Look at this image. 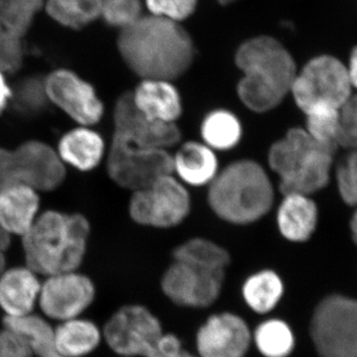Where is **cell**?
Returning a JSON list of instances; mask_svg holds the SVG:
<instances>
[{"mask_svg": "<svg viewBox=\"0 0 357 357\" xmlns=\"http://www.w3.org/2000/svg\"><path fill=\"white\" fill-rule=\"evenodd\" d=\"M117 47L129 69L142 79L173 81L194 60V45L176 21L147 16L121 30Z\"/></svg>", "mask_w": 357, "mask_h": 357, "instance_id": "obj_1", "label": "cell"}, {"mask_svg": "<svg viewBox=\"0 0 357 357\" xmlns=\"http://www.w3.org/2000/svg\"><path fill=\"white\" fill-rule=\"evenodd\" d=\"M243 77L237 96L244 107L256 114L271 112L290 93L297 66L287 49L268 36L244 42L236 54Z\"/></svg>", "mask_w": 357, "mask_h": 357, "instance_id": "obj_2", "label": "cell"}, {"mask_svg": "<svg viewBox=\"0 0 357 357\" xmlns=\"http://www.w3.org/2000/svg\"><path fill=\"white\" fill-rule=\"evenodd\" d=\"M89 223L79 213L48 211L22 236L26 265L36 274L77 271L88 248Z\"/></svg>", "mask_w": 357, "mask_h": 357, "instance_id": "obj_3", "label": "cell"}, {"mask_svg": "<svg viewBox=\"0 0 357 357\" xmlns=\"http://www.w3.org/2000/svg\"><path fill=\"white\" fill-rule=\"evenodd\" d=\"M273 184L253 160H239L218 172L208 185V202L220 220L245 225L261 220L273 206Z\"/></svg>", "mask_w": 357, "mask_h": 357, "instance_id": "obj_4", "label": "cell"}, {"mask_svg": "<svg viewBox=\"0 0 357 357\" xmlns=\"http://www.w3.org/2000/svg\"><path fill=\"white\" fill-rule=\"evenodd\" d=\"M337 148L312 139L305 128L289 129L268 152V164L278 175L282 194L311 196L325 189Z\"/></svg>", "mask_w": 357, "mask_h": 357, "instance_id": "obj_5", "label": "cell"}, {"mask_svg": "<svg viewBox=\"0 0 357 357\" xmlns=\"http://www.w3.org/2000/svg\"><path fill=\"white\" fill-rule=\"evenodd\" d=\"M102 337L123 357H174L183 351L177 335L165 333L161 321L141 305H126L110 317Z\"/></svg>", "mask_w": 357, "mask_h": 357, "instance_id": "obj_6", "label": "cell"}, {"mask_svg": "<svg viewBox=\"0 0 357 357\" xmlns=\"http://www.w3.org/2000/svg\"><path fill=\"white\" fill-rule=\"evenodd\" d=\"M321 357H357V300L331 295L319 303L310 326Z\"/></svg>", "mask_w": 357, "mask_h": 357, "instance_id": "obj_7", "label": "cell"}, {"mask_svg": "<svg viewBox=\"0 0 357 357\" xmlns=\"http://www.w3.org/2000/svg\"><path fill=\"white\" fill-rule=\"evenodd\" d=\"M347 66L333 56L312 58L296 75L291 88L296 105L303 112L317 105L340 109L351 96Z\"/></svg>", "mask_w": 357, "mask_h": 357, "instance_id": "obj_8", "label": "cell"}, {"mask_svg": "<svg viewBox=\"0 0 357 357\" xmlns=\"http://www.w3.org/2000/svg\"><path fill=\"white\" fill-rule=\"evenodd\" d=\"M191 197L175 176L167 175L139 191L129 202L133 222L155 229H172L184 222L191 211Z\"/></svg>", "mask_w": 357, "mask_h": 357, "instance_id": "obj_9", "label": "cell"}, {"mask_svg": "<svg viewBox=\"0 0 357 357\" xmlns=\"http://www.w3.org/2000/svg\"><path fill=\"white\" fill-rule=\"evenodd\" d=\"M107 166L112 180L132 192L173 174L172 154L169 150L133 146L114 138L107 154Z\"/></svg>", "mask_w": 357, "mask_h": 357, "instance_id": "obj_10", "label": "cell"}, {"mask_svg": "<svg viewBox=\"0 0 357 357\" xmlns=\"http://www.w3.org/2000/svg\"><path fill=\"white\" fill-rule=\"evenodd\" d=\"M114 139L141 148L169 150L177 146L181 131L177 124L148 119L134 105L131 91L123 93L114 110Z\"/></svg>", "mask_w": 357, "mask_h": 357, "instance_id": "obj_11", "label": "cell"}, {"mask_svg": "<svg viewBox=\"0 0 357 357\" xmlns=\"http://www.w3.org/2000/svg\"><path fill=\"white\" fill-rule=\"evenodd\" d=\"M96 298L95 284L77 271L47 277L41 284L38 304L47 318L65 321L79 318Z\"/></svg>", "mask_w": 357, "mask_h": 357, "instance_id": "obj_12", "label": "cell"}, {"mask_svg": "<svg viewBox=\"0 0 357 357\" xmlns=\"http://www.w3.org/2000/svg\"><path fill=\"white\" fill-rule=\"evenodd\" d=\"M48 100L57 105L82 126H95L102 119L105 107L95 88L69 70H56L45 77Z\"/></svg>", "mask_w": 357, "mask_h": 357, "instance_id": "obj_13", "label": "cell"}, {"mask_svg": "<svg viewBox=\"0 0 357 357\" xmlns=\"http://www.w3.org/2000/svg\"><path fill=\"white\" fill-rule=\"evenodd\" d=\"M225 278V273L204 271L174 260L162 276L161 288L178 306L203 309L217 302Z\"/></svg>", "mask_w": 357, "mask_h": 357, "instance_id": "obj_14", "label": "cell"}, {"mask_svg": "<svg viewBox=\"0 0 357 357\" xmlns=\"http://www.w3.org/2000/svg\"><path fill=\"white\" fill-rule=\"evenodd\" d=\"M251 342L252 333L248 323L229 312L211 314L196 335L199 357H245Z\"/></svg>", "mask_w": 357, "mask_h": 357, "instance_id": "obj_15", "label": "cell"}, {"mask_svg": "<svg viewBox=\"0 0 357 357\" xmlns=\"http://www.w3.org/2000/svg\"><path fill=\"white\" fill-rule=\"evenodd\" d=\"M20 184L38 191H53L64 182V162L58 152L41 141H26L13 150Z\"/></svg>", "mask_w": 357, "mask_h": 357, "instance_id": "obj_16", "label": "cell"}, {"mask_svg": "<svg viewBox=\"0 0 357 357\" xmlns=\"http://www.w3.org/2000/svg\"><path fill=\"white\" fill-rule=\"evenodd\" d=\"M37 275L27 266L6 269L0 275V307L6 318L33 314L42 284Z\"/></svg>", "mask_w": 357, "mask_h": 357, "instance_id": "obj_17", "label": "cell"}, {"mask_svg": "<svg viewBox=\"0 0 357 357\" xmlns=\"http://www.w3.org/2000/svg\"><path fill=\"white\" fill-rule=\"evenodd\" d=\"M131 96L141 114L155 121L176 124L183 114L182 98L171 81L142 79Z\"/></svg>", "mask_w": 357, "mask_h": 357, "instance_id": "obj_18", "label": "cell"}, {"mask_svg": "<svg viewBox=\"0 0 357 357\" xmlns=\"http://www.w3.org/2000/svg\"><path fill=\"white\" fill-rule=\"evenodd\" d=\"M173 175L185 185H210L217 177V153L208 145L199 141H187L172 155Z\"/></svg>", "mask_w": 357, "mask_h": 357, "instance_id": "obj_19", "label": "cell"}, {"mask_svg": "<svg viewBox=\"0 0 357 357\" xmlns=\"http://www.w3.org/2000/svg\"><path fill=\"white\" fill-rule=\"evenodd\" d=\"M319 211L310 196L286 194L279 204L276 222L286 241L302 243L309 241L317 229Z\"/></svg>", "mask_w": 357, "mask_h": 357, "instance_id": "obj_20", "label": "cell"}, {"mask_svg": "<svg viewBox=\"0 0 357 357\" xmlns=\"http://www.w3.org/2000/svg\"><path fill=\"white\" fill-rule=\"evenodd\" d=\"M39 196L24 184L0 190V223L10 234L23 236L38 218Z\"/></svg>", "mask_w": 357, "mask_h": 357, "instance_id": "obj_21", "label": "cell"}, {"mask_svg": "<svg viewBox=\"0 0 357 357\" xmlns=\"http://www.w3.org/2000/svg\"><path fill=\"white\" fill-rule=\"evenodd\" d=\"M57 152L64 163L77 170L89 171L100 165L105 144L100 134L88 126H81L62 136Z\"/></svg>", "mask_w": 357, "mask_h": 357, "instance_id": "obj_22", "label": "cell"}, {"mask_svg": "<svg viewBox=\"0 0 357 357\" xmlns=\"http://www.w3.org/2000/svg\"><path fill=\"white\" fill-rule=\"evenodd\" d=\"M55 333V347L64 357H84L95 351L102 333L93 321L76 318L61 321Z\"/></svg>", "mask_w": 357, "mask_h": 357, "instance_id": "obj_23", "label": "cell"}, {"mask_svg": "<svg viewBox=\"0 0 357 357\" xmlns=\"http://www.w3.org/2000/svg\"><path fill=\"white\" fill-rule=\"evenodd\" d=\"M202 142L213 151H229L241 142L243 135V124L234 112L227 109H215L204 117L201 123Z\"/></svg>", "mask_w": 357, "mask_h": 357, "instance_id": "obj_24", "label": "cell"}, {"mask_svg": "<svg viewBox=\"0 0 357 357\" xmlns=\"http://www.w3.org/2000/svg\"><path fill=\"white\" fill-rule=\"evenodd\" d=\"M241 293L251 311L265 314L278 306L284 295V283L273 270H260L244 281Z\"/></svg>", "mask_w": 357, "mask_h": 357, "instance_id": "obj_25", "label": "cell"}, {"mask_svg": "<svg viewBox=\"0 0 357 357\" xmlns=\"http://www.w3.org/2000/svg\"><path fill=\"white\" fill-rule=\"evenodd\" d=\"M175 261L185 263L204 271L225 273L230 264L229 251L208 239H189L173 251Z\"/></svg>", "mask_w": 357, "mask_h": 357, "instance_id": "obj_26", "label": "cell"}, {"mask_svg": "<svg viewBox=\"0 0 357 357\" xmlns=\"http://www.w3.org/2000/svg\"><path fill=\"white\" fill-rule=\"evenodd\" d=\"M3 326L10 328L24 338L29 344L33 356L57 357L55 333L50 324L42 317L30 314L20 318H4Z\"/></svg>", "mask_w": 357, "mask_h": 357, "instance_id": "obj_27", "label": "cell"}, {"mask_svg": "<svg viewBox=\"0 0 357 357\" xmlns=\"http://www.w3.org/2000/svg\"><path fill=\"white\" fill-rule=\"evenodd\" d=\"M252 340L264 357H288L295 347L292 328L280 319H268L260 323L253 333Z\"/></svg>", "mask_w": 357, "mask_h": 357, "instance_id": "obj_28", "label": "cell"}, {"mask_svg": "<svg viewBox=\"0 0 357 357\" xmlns=\"http://www.w3.org/2000/svg\"><path fill=\"white\" fill-rule=\"evenodd\" d=\"M102 0H46L52 20L70 29H82L100 17Z\"/></svg>", "mask_w": 357, "mask_h": 357, "instance_id": "obj_29", "label": "cell"}, {"mask_svg": "<svg viewBox=\"0 0 357 357\" xmlns=\"http://www.w3.org/2000/svg\"><path fill=\"white\" fill-rule=\"evenodd\" d=\"M45 4L46 0H0V22L23 39Z\"/></svg>", "mask_w": 357, "mask_h": 357, "instance_id": "obj_30", "label": "cell"}, {"mask_svg": "<svg viewBox=\"0 0 357 357\" xmlns=\"http://www.w3.org/2000/svg\"><path fill=\"white\" fill-rule=\"evenodd\" d=\"M306 128L312 139L326 145L337 146L340 128V109L330 105H317L304 112Z\"/></svg>", "mask_w": 357, "mask_h": 357, "instance_id": "obj_31", "label": "cell"}, {"mask_svg": "<svg viewBox=\"0 0 357 357\" xmlns=\"http://www.w3.org/2000/svg\"><path fill=\"white\" fill-rule=\"evenodd\" d=\"M335 178L340 198L349 206H357V150H349L338 162Z\"/></svg>", "mask_w": 357, "mask_h": 357, "instance_id": "obj_32", "label": "cell"}, {"mask_svg": "<svg viewBox=\"0 0 357 357\" xmlns=\"http://www.w3.org/2000/svg\"><path fill=\"white\" fill-rule=\"evenodd\" d=\"M100 17L107 24L124 29L141 17L140 0H102Z\"/></svg>", "mask_w": 357, "mask_h": 357, "instance_id": "obj_33", "label": "cell"}, {"mask_svg": "<svg viewBox=\"0 0 357 357\" xmlns=\"http://www.w3.org/2000/svg\"><path fill=\"white\" fill-rule=\"evenodd\" d=\"M24 60L23 39L15 36L0 22V73L10 74L20 70Z\"/></svg>", "mask_w": 357, "mask_h": 357, "instance_id": "obj_34", "label": "cell"}, {"mask_svg": "<svg viewBox=\"0 0 357 357\" xmlns=\"http://www.w3.org/2000/svg\"><path fill=\"white\" fill-rule=\"evenodd\" d=\"M338 147L357 150V95L351 96L340 107Z\"/></svg>", "mask_w": 357, "mask_h": 357, "instance_id": "obj_35", "label": "cell"}, {"mask_svg": "<svg viewBox=\"0 0 357 357\" xmlns=\"http://www.w3.org/2000/svg\"><path fill=\"white\" fill-rule=\"evenodd\" d=\"M197 2L198 0H146L153 15L176 22L189 17L196 9Z\"/></svg>", "mask_w": 357, "mask_h": 357, "instance_id": "obj_36", "label": "cell"}, {"mask_svg": "<svg viewBox=\"0 0 357 357\" xmlns=\"http://www.w3.org/2000/svg\"><path fill=\"white\" fill-rule=\"evenodd\" d=\"M18 102L25 109H36L42 107L45 100H48L45 91L44 79L39 77H27L23 79L16 88L15 93Z\"/></svg>", "mask_w": 357, "mask_h": 357, "instance_id": "obj_37", "label": "cell"}, {"mask_svg": "<svg viewBox=\"0 0 357 357\" xmlns=\"http://www.w3.org/2000/svg\"><path fill=\"white\" fill-rule=\"evenodd\" d=\"M33 352L24 338L10 328L0 331V357H32Z\"/></svg>", "mask_w": 357, "mask_h": 357, "instance_id": "obj_38", "label": "cell"}, {"mask_svg": "<svg viewBox=\"0 0 357 357\" xmlns=\"http://www.w3.org/2000/svg\"><path fill=\"white\" fill-rule=\"evenodd\" d=\"M13 184H20L16 175L13 150L0 147V190Z\"/></svg>", "mask_w": 357, "mask_h": 357, "instance_id": "obj_39", "label": "cell"}, {"mask_svg": "<svg viewBox=\"0 0 357 357\" xmlns=\"http://www.w3.org/2000/svg\"><path fill=\"white\" fill-rule=\"evenodd\" d=\"M13 89L7 84L6 75L0 73V114L6 109L10 100H13Z\"/></svg>", "mask_w": 357, "mask_h": 357, "instance_id": "obj_40", "label": "cell"}, {"mask_svg": "<svg viewBox=\"0 0 357 357\" xmlns=\"http://www.w3.org/2000/svg\"><path fill=\"white\" fill-rule=\"evenodd\" d=\"M347 68L351 86L357 89V46L354 47V50L351 51L349 67Z\"/></svg>", "mask_w": 357, "mask_h": 357, "instance_id": "obj_41", "label": "cell"}, {"mask_svg": "<svg viewBox=\"0 0 357 357\" xmlns=\"http://www.w3.org/2000/svg\"><path fill=\"white\" fill-rule=\"evenodd\" d=\"M11 234L0 223V251L6 252L7 248L10 245Z\"/></svg>", "mask_w": 357, "mask_h": 357, "instance_id": "obj_42", "label": "cell"}, {"mask_svg": "<svg viewBox=\"0 0 357 357\" xmlns=\"http://www.w3.org/2000/svg\"><path fill=\"white\" fill-rule=\"evenodd\" d=\"M349 229H351L352 241H354V243L357 246V206L356 211L352 215L351 222H349Z\"/></svg>", "mask_w": 357, "mask_h": 357, "instance_id": "obj_43", "label": "cell"}, {"mask_svg": "<svg viewBox=\"0 0 357 357\" xmlns=\"http://www.w3.org/2000/svg\"><path fill=\"white\" fill-rule=\"evenodd\" d=\"M6 269V259L3 251H0V275Z\"/></svg>", "mask_w": 357, "mask_h": 357, "instance_id": "obj_44", "label": "cell"}, {"mask_svg": "<svg viewBox=\"0 0 357 357\" xmlns=\"http://www.w3.org/2000/svg\"><path fill=\"white\" fill-rule=\"evenodd\" d=\"M174 357H199V356H196V354H192L191 352L185 351V349H183L182 351L180 352V354H177V356Z\"/></svg>", "mask_w": 357, "mask_h": 357, "instance_id": "obj_45", "label": "cell"}, {"mask_svg": "<svg viewBox=\"0 0 357 357\" xmlns=\"http://www.w3.org/2000/svg\"><path fill=\"white\" fill-rule=\"evenodd\" d=\"M220 4H229L230 2L236 1V0H217Z\"/></svg>", "mask_w": 357, "mask_h": 357, "instance_id": "obj_46", "label": "cell"}, {"mask_svg": "<svg viewBox=\"0 0 357 357\" xmlns=\"http://www.w3.org/2000/svg\"><path fill=\"white\" fill-rule=\"evenodd\" d=\"M57 357H64V356H58Z\"/></svg>", "mask_w": 357, "mask_h": 357, "instance_id": "obj_47", "label": "cell"}]
</instances>
